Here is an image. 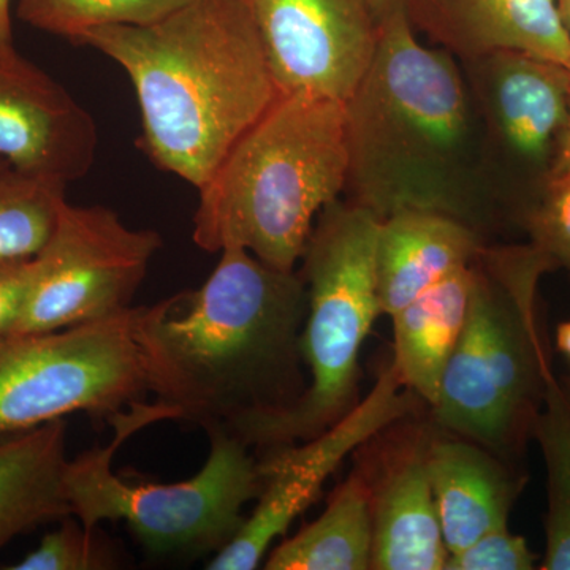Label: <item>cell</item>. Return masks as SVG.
I'll list each match as a JSON object with an SVG mask.
<instances>
[{
	"mask_svg": "<svg viewBox=\"0 0 570 570\" xmlns=\"http://www.w3.org/2000/svg\"><path fill=\"white\" fill-rule=\"evenodd\" d=\"M306 285L242 247L220 250L197 291L138 306L134 336L146 389L168 420L234 434L292 406L306 385L299 336Z\"/></svg>",
	"mask_w": 570,
	"mask_h": 570,
	"instance_id": "obj_1",
	"label": "cell"
},
{
	"mask_svg": "<svg viewBox=\"0 0 570 570\" xmlns=\"http://www.w3.org/2000/svg\"><path fill=\"white\" fill-rule=\"evenodd\" d=\"M71 515L62 527L41 539L40 546L10 570H108L118 568V558L94 530Z\"/></svg>",
	"mask_w": 570,
	"mask_h": 570,
	"instance_id": "obj_24",
	"label": "cell"
},
{
	"mask_svg": "<svg viewBox=\"0 0 570 570\" xmlns=\"http://www.w3.org/2000/svg\"><path fill=\"white\" fill-rule=\"evenodd\" d=\"M346 111L352 202L379 219L425 209L478 230L483 156L469 82L452 52L419 40L406 10L379 21Z\"/></svg>",
	"mask_w": 570,
	"mask_h": 570,
	"instance_id": "obj_2",
	"label": "cell"
},
{
	"mask_svg": "<svg viewBox=\"0 0 570 570\" xmlns=\"http://www.w3.org/2000/svg\"><path fill=\"white\" fill-rule=\"evenodd\" d=\"M137 307L55 332L0 337V436L78 412L112 422L145 400Z\"/></svg>",
	"mask_w": 570,
	"mask_h": 570,
	"instance_id": "obj_8",
	"label": "cell"
},
{
	"mask_svg": "<svg viewBox=\"0 0 570 570\" xmlns=\"http://www.w3.org/2000/svg\"><path fill=\"white\" fill-rule=\"evenodd\" d=\"M67 463L63 419L0 436V550L18 535L71 515Z\"/></svg>",
	"mask_w": 570,
	"mask_h": 570,
	"instance_id": "obj_17",
	"label": "cell"
},
{
	"mask_svg": "<svg viewBox=\"0 0 570 570\" xmlns=\"http://www.w3.org/2000/svg\"><path fill=\"white\" fill-rule=\"evenodd\" d=\"M448 558L425 450H419L401 461L373 493L371 569L444 570Z\"/></svg>",
	"mask_w": 570,
	"mask_h": 570,
	"instance_id": "obj_18",
	"label": "cell"
},
{
	"mask_svg": "<svg viewBox=\"0 0 570 570\" xmlns=\"http://www.w3.org/2000/svg\"><path fill=\"white\" fill-rule=\"evenodd\" d=\"M539 568L538 557L523 535L509 527L483 534L466 549L450 553L444 570H532Z\"/></svg>",
	"mask_w": 570,
	"mask_h": 570,
	"instance_id": "obj_26",
	"label": "cell"
},
{
	"mask_svg": "<svg viewBox=\"0 0 570 570\" xmlns=\"http://www.w3.org/2000/svg\"><path fill=\"white\" fill-rule=\"evenodd\" d=\"M474 262L428 288L392 317L393 366L407 390L430 406L466 324Z\"/></svg>",
	"mask_w": 570,
	"mask_h": 570,
	"instance_id": "obj_19",
	"label": "cell"
},
{
	"mask_svg": "<svg viewBox=\"0 0 570 570\" xmlns=\"http://www.w3.org/2000/svg\"><path fill=\"white\" fill-rule=\"evenodd\" d=\"M381 219L355 202H336L318 214L305 253L302 279L307 311L299 352L309 371L292 406L262 415L234 436L261 448L317 436L354 407L363 343L379 314L376 242Z\"/></svg>",
	"mask_w": 570,
	"mask_h": 570,
	"instance_id": "obj_6",
	"label": "cell"
},
{
	"mask_svg": "<svg viewBox=\"0 0 570 570\" xmlns=\"http://www.w3.org/2000/svg\"><path fill=\"white\" fill-rule=\"evenodd\" d=\"M168 420L163 406L134 404L112 420L107 448L69 460L63 475L71 515L88 530L102 521H124L154 557L219 553L245 524V508L264 487L261 463L242 439L217 430L208 434L209 455L194 478L175 483H129L112 472L116 450L141 428Z\"/></svg>",
	"mask_w": 570,
	"mask_h": 570,
	"instance_id": "obj_7",
	"label": "cell"
},
{
	"mask_svg": "<svg viewBox=\"0 0 570 570\" xmlns=\"http://www.w3.org/2000/svg\"><path fill=\"white\" fill-rule=\"evenodd\" d=\"M36 276V258L0 262V337L13 333Z\"/></svg>",
	"mask_w": 570,
	"mask_h": 570,
	"instance_id": "obj_27",
	"label": "cell"
},
{
	"mask_svg": "<svg viewBox=\"0 0 570 570\" xmlns=\"http://www.w3.org/2000/svg\"><path fill=\"white\" fill-rule=\"evenodd\" d=\"M557 347L570 360V321L562 322L557 328Z\"/></svg>",
	"mask_w": 570,
	"mask_h": 570,
	"instance_id": "obj_31",
	"label": "cell"
},
{
	"mask_svg": "<svg viewBox=\"0 0 570 570\" xmlns=\"http://www.w3.org/2000/svg\"><path fill=\"white\" fill-rule=\"evenodd\" d=\"M570 174V115L568 127H566L564 137L558 151L557 160H554L553 170L550 175Z\"/></svg>",
	"mask_w": 570,
	"mask_h": 570,
	"instance_id": "obj_28",
	"label": "cell"
},
{
	"mask_svg": "<svg viewBox=\"0 0 570 570\" xmlns=\"http://www.w3.org/2000/svg\"><path fill=\"white\" fill-rule=\"evenodd\" d=\"M348 165L346 102L281 94L197 189L195 245L242 247L295 272L318 214L346 190Z\"/></svg>",
	"mask_w": 570,
	"mask_h": 570,
	"instance_id": "obj_4",
	"label": "cell"
},
{
	"mask_svg": "<svg viewBox=\"0 0 570 570\" xmlns=\"http://www.w3.org/2000/svg\"><path fill=\"white\" fill-rule=\"evenodd\" d=\"M371 6H373L377 20L381 21L393 10L404 9V0H371Z\"/></svg>",
	"mask_w": 570,
	"mask_h": 570,
	"instance_id": "obj_30",
	"label": "cell"
},
{
	"mask_svg": "<svg viewBox=\"0 0 570 570\" xmlns=\"http://www.w3.org/2000/svg\"><path fill=\"white\" fill-rule=\"evenodd\" d=\"M281 94L347 102L373 61L371 0H242Z\"/></svg>",
	"mask_w": 570,
	"mask_h": 570,
	"instance_id": "obj_11",
	"label": "cell"
},
{
	"mask_svg": "<svg viewBox=\"0 0 570 570\" xmlns=\"http://www.w3.org/2000/svg\"><path fill=\"white\" fill-rule=\"evenodd\" d=\"M75 45L129 75L146 153L195 189L281 96L242 0H190L153 24L92 29Z\"/></svg>",
	"mask_w": 570,
	"mask_h": 570,
	"instance_id": "obj_3",
	"label": "cell"
},
{
	"mask_svg": "<svg viewBox=\"0 0 570 570\" xmlns=\"http://www.w3.org/2000/svg\"><path fill=\"white\" fill-rule=\"evenodd\" d=\"M558 11H560L561 20L570 32V0H554Z\"/></svg>",
	"mask_w": 570,
	"mask_h": 570,
	"instance_id": "obj_32",
	"label": "cell"
},
{
	"mask_svg": "<svg viewBox=\"0 0 570 570\" xmlns=\"http://www.w3.org/2000/svg\"><path fill=\"white\" fill-rule=\"evenodd\" d=\"M163 238L132 228L107 206L63 204L36 255V276L13 333L88 324L132 307Z\"/></svg>",
	"mask_w": 570,
	"mask_h": 570,
	"instance_id": "obj_9",
	"label": "cell"
},
{
	"mask_svg": "<svg viewBox=\"0 0 570 570\" xmlns=\"http://www.w3.org/2000/svg\"><path fill=\"white\" fill-rule=\"evenodd\" d=\"M532 433L546 463L549 497L546 553L539 569L570 570V397L551 366Z\"/></svg>",
	"mask_w": 570,
	"mask_h": 570,
	"instance_id": "obj_21",
	"label": "cell"
},
{
	"mask_svg": "<svg viewBox=\"0 0 570 570\" xmlns=\"http://www.w3.org/2000/svg\"><path fill=\"white\" fill-rule=\"evenodd\" d=\"M13 43L11 26V0H0V45Z\"/></svg>",
	"mask_w": 570,
	"mask_h": 570,
	"instance_id": "obj_29",
	"label": "cell"
},
{
	"mask_svg": "<svg viewBox=\"0 0 570 570\" xmlns=\"http://www.w3.org/2000/svg\"><path fill=\"white\" fill-rule=\"evenodd\" d=\"M66 189L0 157V262L40 253L67 202Z\"/></svg>",
	"mask_w": 570,
	"mask_h": 570,
	"instance_id": "obj_22",
	"label": "cell"
},
{
	"mask_svg": "<svg viewBox=\"0 0 570 570\" xmlns=\"http://www.w3.org/2000/svg\"><path fill=\"white\" fill-rule=\"evenodd\" d=\"M415 31L463 62L521 51L569 69L570 32L554 0H404Z\"/></svg>",
	"mask_w": 570,
	"mask_h": 570,
	"instance_id": "obj_14",
	"label": "cell"
},
{
	"mask_svg": "<svg viewBox=\"0 0 570 570\" xmlns=\"http://www.w3.org/2000/svg\"><path fill=\"white\" fill-rule=\"evenodd\" d=\"M569 71H570V62H569Z\"/></svg>",
	"mask_w": 570,
	"mask_h": 570,
	"instance_id": "obj_33",
	"label": "cell"
},
{
	"mask_svg": "<svg viewBox=\"0 0 570 570\" xmlns=\"http://www.w3.org/2000/svg\"><path fill=\"white\" fill-rule=\"evenodd\" d=\"M99 132L91 112L14 45H0V157L62 186L85 178Z\"/></svg>",
	"mask_w": 570,
	"mask_h": 570,
	"instance_id": "obj_12",
	"label": "cell"
},
{
	"mask_svg": "<svg viewBox=\"0 0 570 570\" xmlns=\"http://www.w3.org/2000/svg\"><path fill=\"white\" fill-rule=\"evenodd\" d=\"M551 268L534 245L482 247L474 258L466 324L431 406L444 430L498 452L532 431L551 366L538 313L539 281Z\"/></svg>",
	"mask_w": 570,
	"mask_h": 570,
	"instance_id": "obj_5",
	"label": "cell"
},
{
	"mask_svg": "<svg viewBox=\"0 0 570 570\" xmlns=\"http://www.w3.org/2000/svg\"><path fill=\"white\" fill-rule=\"evenodd\" d=\"M425 464L449 554L509 527L517 485L489 449L444 439L425 450Z\"/></svg>",
	"mask_w": 570,
	"mask_h": 570,
	"instance_id": "obj_16",
	"label": "cell"
},
{
	"mask_svg": "<svg viewBox=\"0 0 570 570\" xmlns=\"http://www.w3.org/2000/svg\"><path fill=\"white\" fill-rule=\"evenodd\" d=\"M190 0H18L17 17L39 31L75 43L82 33L108 26H146L167 18Z\"/></svg>",
	"mask_w": 570,
	"mask_h": 570,
	"instance_id": "obj_23",
	"label": "cell"
},
{
	"mask_svg": "<svg viewBox=\"0 0 570 570\" xmlns=\"http://www.w3.org/2000/svg\"><path fill=\"white\" fill-rule=\"evenodd\" d=\"M406 385L390 365L379 376L365 400L354 404L336 423L302 441V445L273 448L262 461L264 487L253 513L236 538L206 564L208 570H254L264 562L269 547L287 532L296 517L324 489L330 475L360 445L384 431L407 412Z\"/></svg>",
	"mask_w": 570,
	"mask_h": 570,
	"instance_id": "obj_10",
	"label": "cell"
},
{
	"mask_svg": "<svg viewBox=\"0 0 570 570\" xmlns=\"http://www.w3.org/2000/svg\"><path fill=\"white\" fill-rule=\"evenodd\" d=\"M464 63L494 146L523 174L546 183L569 122L568 67L521 51Z\"/></svg>",
	"mask_w": 570,
	"mask_h": 570,
	"instance_id": "obj_13",
	"label": "cell"
},
{
	"mask_svg": "<svg viewBox=\"0 0 570 570\" xmlns=\"http://www.w3.org/2000/svg\"><path fill=\"white\" fill-rule=\"evenodd\" d=\"M479 232L455 217L406 209L381 219L376 283L382 314L392 317L482 250Z\"/></svg>",
	"mask_w": 570,
	"mask_h": 570,
	"instance_id": "obj_15",
	"label": "cell"
},
{
	"mask_svg": "<svg viewBox=\"0 0 570 570\" xmlns=\"http://www.w3.org/2000/svg\"><path fill=\"white\" fill-rule=\"evenodd\" d=\"M373 560V491L360 474L335 491L318 519L285 539L266 570H367Z\"/></svg>",
	"mask_w": 570,
	"mask_h": 570,
	"instance_id": "obj_20",
	"label": "cell"
},
{
	"mask_svg": "<svg viewBox=\"0 0 570 570\" xmlns=\"http://www.w3.org/2000/svg\"><path fill=\"white\" fill-rule=\"evenodd\" d=\"M531 245L570 272V174L549 176L524 214Z\"/></svg>",
	"mask_w": 570,
	"mask_h": 570,
	"instance_id": "obj_25",
	"label": "cell"
}]
</instances>
